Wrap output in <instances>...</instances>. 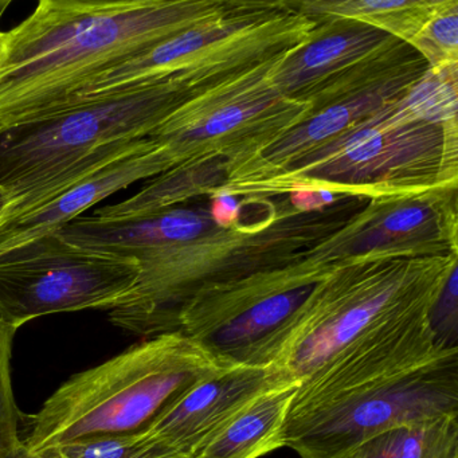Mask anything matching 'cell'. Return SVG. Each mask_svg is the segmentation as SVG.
I'll return each mask as SVG.
<instances>
[{"label": "cell", "mask_w": 458, "mask_h": 458, "mask_svg": "<svg viewBox=\"0 0 458 458\" xmlns=\"http://www.w3.org/2000/svg\"><path fill=\"white\" fill-rule=\"evenodd\" d=\"M423 307L383 324L300 382L283 426L300 458H350L391 428L458 414V347Z\"/></svg>", "instance_id": "6da1fadb"}, {"label": "cell", "mask_w": 458, "mask_h": 458, "mask_svg": "<svg viewBox=\"0 0 458 458\" xmlns=\"http://www.w3.org/2000/svg\"><path fill=\"white\" fill-rule=\"evenodd\" d=\"M232 4L165 0H42L4 33L0 53V130L57 111L117 64Z\"/></svg>", "instance_id": "7a4b0ae2"}, {"label": "cell", "mask_w": 458, "mask_h": 458, "mask_svg": "<svg viewBox=\"0 0 458 458\" xmlns=\"http://www.w3.org/2000/svg\"><path fill=\"white\" fill-rule=\"evenodd\" d=\"M195 96L182 77L171 76L2 128L0 186L12 198L4 222L146 148L149 135Z\"/></svg>", "instance_id": "3957f363"}, {"label": "cell", "mask_w": 458, "mask_h": 458, "mask_svg": "<svg viewBox=\"0 0 458 458\" xmlns=\"http://www.w3.org/2000/svg\"><path fill=\"white\" fill-rule=\"evenodd\" d=\"M224 366L182 331L157 335L72 377L31 417V454L82 439L136 436Z\"/></svg>", "instance_id": "277c9868"}, {"label": "cell", "mask_w": 458, "mask_h": 458, "mask_svg": "<svg viewBox=\"0 0 458 458\" xmlns=\"http://www.w3.org/2000/svg\"><path fill=\"white\" fill-rule=\"evenodd\" d=\"M457 256L366 254L332 264L277 366L307 379L383 324L433 304Z\"/></svg>", "instance_id": "5b68a950"}, {"label": "cell", "mask_w": 458, "mask_h": 458, "mask_svg": "<svg viewBox=\"0 0 458 458\" xmlns=\"http://www.w3.org/2000/svg\"><path fill=\"white\" fill-rule=\"evenodd\" d=\"M399 98L267 181L291 191L407 195L455 187L457 124L417 119Z\"/></svg>", "instance_id": "8992f818"}, {"label": "cell", "mask_w": 458, "mask_h": 458, "mask_svg": "<svg viewBox=\"0 0 458 458\" xmlns=\"http://www.w3.org/2000/svg\"><path fill=\"white\" fill-rule=\"evenodd\" d=\"M332 264L315 259L203 289L179 310V331L225 369L272 366Z\"/></svg>", "instance_id": "52a82bcc"}, {"label": "cell", "mask_w": 458, "mask_h": 458, "mask_svg": "<svg viewBox=\"0 0 458 458\" xmlns=\"http://www.w3.org/2000/svg\"><path fill=\"white\" fill-rule=\"evenodd\" d=\"M292 50L195 96L149 139L165 147L176 165L222 155L238 162L235 171L245 167L310 116L308 104L281 95L272 81L276 66Z\"/></svg>", "instance_id": "ba28073f"}, {"label": "cell", "mask_w": 458, "mask_h": 458, "mask_svg": "<svg viewBox=\"0 0 458 458\" xmlns=\"http://www.w3.org/2000/svg\"><path fill=\"white\" fill-rule=\"evenodd\" d=\"M139 276L136 259L82 248L49 233L0 251V323L17 331L53 313L112 310Z\"/></svg>", "instance_id": "9c48e42d"}, {"label": "cell", "mask_w": 458, "mask_h": 458, "mask_svg": "<svg viewBox=\"0 0 458 458\" xmlns=\"http://www.w3.org/2000/svg\"><path fill=\"white\" fill-rule=\"evenodd\" d=\"M293 382L277 364L224 369L187 391L139 434L136 458H189L251 401Z\"/></svg>", "instance_id": "30bf717a"}, {"label": "cell", "mask_w": 458, "mask_h": 458, "mask_svg": "<svg viewBox=\"0 0 458 458\" xmlns=\"http://www.w3.org/2000/svg\"><path fill=\"white\" fill-rule=\"evenodd\" d=\"M285 6L276 4H232L218 17L168 37L135 57L128 58L104 72L65 106L85 98L114 95L182 74L189 69L194 58L208 47L277 17L284 13L281 9Z\"/></svg>", "instance_id": "8fae6325"}, {"label": "cell", "mask_w": 458, "mask_h": 458, "mask_svg": "<svg viewBox=\"0 0 458 458\" xmlns=\"http://www.w3.org/2000/svg\"><path fill=\"white\" fill-rule=\"evenodd\" d=\"M323 21L273 72V84L291 100L310 103L369 55L398 39L356 21Z\"/></svg>", "instance_id": "7c38bea8"}, {"label": "cell", "mask_w": 458, "mask_h": 458, "mask_svg": "<svg viewBox=\"0 0 458 458\" xmlns=\"http://www.w3.org/2000/svg\"><path fill=\"white\" fill-rule=\"evenodd\" d=\"M175 165L167 149L152 140L146 148L106 165L38 208L4 222L0 226V251L58 232L114 192L141 179L160 175Z\"/></svg>", "instance_id": "4fadbf2b"}, {"label": "cell", "mask_w": 458, "mask_h": 458, "mask_svg": "<svg viewBox=\"0 0 458 458\" xmlns=\"http://www.w3.org/2000/svg\"><path fill=\"white\" fill-rule=\"evenodd\" d=\"M426 72L428 69L403 74L355 98L310 114L304 122L286 132L256 157L254 162L249 163L241 170L245 173H261L262 179L276 171L284 170L292 163L307 157L318 147L369 119L391 101L403 96Z\"/></svg>", "instance_id": "5bb4252c"}, {"label": "cell", "mask_w": 458, "mask_h": 458, "mask_svg": "<svg viewBox=\"0 0 458 458\" xmlns=\"http://www.w3.org/2000/svg\"><path fill=\"white\" fill-rule=\"evenodd\" d=\"M433 191L418 192L414 199L394 205L383 216L372 214L371 226H363L353 234L340 259L366 254L412 256L411 250L418 257V249H426L428 253V249L441 245L438 237H446L449 227L442 221V216L446 214L431 198Z\"/></svg>", "instance_id": "9a60e30c"}, {"label": "cell", "mask_w": 458, "mask_h": 458, "mask_svg": "<svg viewBox=\"0 0 458 458\" xmlns=\"http://www.w3.org/2000/svg\"><path fill=\"white\" fill-rule=\"evenodd\" d=\"M299 382L262 394L208 437L189 458H259L284 447L283 426Z\"/></svg>", "instance_id": "2e32d148"}, {"label": "cell", "mask_w": 458, "mask_h": 458, "mask_svg": "<svg viewBox=\"0 0 458 458\" xmlns=\"http://www.w3.org/2000/svg\"><path fill=\"white\" fill-rule=\"evenodd\" d=\"M441 2L410 0H351V2H302L296 12L315 20H351L379 29L409 44L430 20Z\"/></svg>", "instance_id": "e0dca14e"}, {"label": "cell", "mask_w": 458, "mask_h": 458, "mask_svg": "<svg viewBox=\"0 0 458 458\" xmlns=\"http://www.w3.org/2000/svg\"><path fill=\"white\" fill-rule=\"evenodd\" d=\"M372 441L385 458H458V414L399 426Z\"/></svg>", "instance_id": "ac0fdd59"}, {"label": "cell", "mask_w": 458, "mask_h": 458, "mask_svg": "<svg viewBox=\"0 0 458 458\" xmlns=\"http://www.w3.org/2000/svg\"><path fill=\"white\" fill-rule=\"evenodd\" d=\"M410 47L426 61L428 69L458 64V2H441Z\"/></svg>", "instance_id": "d6986e66"}, {"label": "cell", "mask_w": 458, "mask_h": 458, "mask_svg": "<svg viewBox=\"0 0 458 458\" xmlns=\"http://www.w3.org/2000/svg\"><path fill=\"white\" fill-rule=\"evenodd\" d=\"M14 334V329L0 323V458H17L22 449L10 369Z\"/></svg>", "instance_id": "ffe728a7"}, {"label": "cell", "mask_w": 458, "mask_h": 458, "mask_svg": "<svg viewBox=\"0 0 458 458\" xmlns=\"http://www.w3.org/2000/svg\"><path fill=\"white\" fill-rule=\"evenodd\" d=\"M138 437L114 436L82 439L38 453L44 458H136Z\"/></svg>", "instance_id": "44dd1931"}, {"label": "cell", "mask_w": 458, "mask_h": 458, "mask_svg": "<svg viewBox=\"0 0 458 458\" xmlns=\"http://www.w3.org/2000/svg\"><path fill=\"white\" fill-rule=\"evenodd\" d=\"M428 323L442 347H457L458 336V267H453L428 310Z\"/></svg>", "instance_id": "7402d4cb"}, {"label": "cell", "mask_w": 458, "mask_h": 458, "mask_svg": "<svg viewBox=\"0 0 458 458\" xmlns=\"http://www.w3.org/2000/svg\"><path fill=\"white\" fill-rule=\"evenodd\" d=\"M240 203L235 199L234 194L230 191H222L214 197L211 205V221L216 222L219 226H232L237 219Z\"/></svg>", "instance_id": "603a6c76"}, {"label": "cell", "mask_w": 458, "mask_h": 458, "mask_svg": "<svg viewBox=\"0 0 458 458\" xmlns=\"http://www.w3.org/2000/svg\"><path fill=\"white\" fill-rule=\"evenodd\" d=\"M10 205H12V198H10L9 192L0 186V226L6 221Z\"/></svg>", "instance_id": "cb8c5ba5"}, {"label": "cell", "mask_w": 458, "mask_h": 458, "mask_svg": "<svg viewBox=\"0 0 458 458\" xmlns=\"http://www.w3.org/2000/svg\"><path fill=\"white\" fill-rule=\"evenodd\" d=\"M10 0H0V18L4 17V12H6L7 7L10 6ZM4 33L0 31V53H2V49H4Z\"/></svg>", "instance_id": "d4e9b609"}, {"label": "cell", "mask_w": 458, "mask_h": 458, "mask_svg": "<svg viewBox=\"0 0 458 458\" xmlns=\"http://www.w3.org/2000/svg\"><path fill=\"white\" fill-rule=\"evenodd\" d=\"M17 458H44L41 457V455L38 454H31V453H29L28 450L23 447L20 450V453H18Z\"/></svg>", "instance_id": "484cf974"}]
</instances>
